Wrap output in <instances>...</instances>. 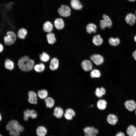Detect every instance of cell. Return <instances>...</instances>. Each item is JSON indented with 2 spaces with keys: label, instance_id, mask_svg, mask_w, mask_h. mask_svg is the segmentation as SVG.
Wrapping results in <instances>:
<instances>
[{
  "label": "cell",
  "instance_id": "cell-4",
  "mask_svg": "<svg viewBox=\"0 0 136 136\" xmlns=\"http://www.w3.org/2000/svg\"><path fill=\"white\" fill-rule=\"evenodd\" d=\"M58 12L60 17H67L71 15V10L67 5H62L58 8Z\"/></svg>",
  "mask_w": 136,
  "mask_h": 136
},
{
  "label": "cell",
  "instance_id": "cell-13",
  "mask_svg": "<svg viewBox=\"0 0 136 136\" xmlns=\"http://www.w3.org/2000/svg\"><path fill=\"white\" fill-rule=\"evenodd\" d=\"M81 66L83 69L87 72L91 71L92 68V64L91 62L88 60L83 61L81 63Z\"/></svg>",
  "mask_w": 136,
  "mask_h": 136
},
{
  "label": "cell",
  "instance_id": "cell-32",
  "mask_svg": "<svg viewBox=\"0 0 136 136\" xmlns=\"http://www.w3.org/2000/svg\"><path fill=\"white\" fill-rule=\"evenodd\" d=\"M40 59L41 61L46 62L48 61L50 59L49 55L45 52H43L40 55Z\"/></svg>",
  "mask_w": 136,
  "mask_h": 136
},
{
  "label": "cell",
  "instance_id": "cell-39",
  "mask_svg": "<svg viewBox=\"0 0 136 136\" xmlns=\"http://www.w3.org/2000/svg\"><path fill=\"white\" fill-rule=\"evenodd\" d=\"M132 56L134 59L136 61V50L132 53Z\"/></svg>",
  "mask_w": 136,
  "mask_h": 136
},
{
  "label": "cell",
  "instance_id": "cell-28",
  "mask_svg": "<svg viewBox=\"0 0 136 136\" xmlns=\"http://www.w3.org/2000/svg\"><path fill=\"white\" fill-rule=\"evenodd\" d=\"M109 42L110 44L112 46H116L120 44V40L118 38L111 37L109 40Z\"/></svg>",
  "mask_w": 136,
  "mask_h": 136
},
{
  "label": "cell",
  "instance_id": "cell-34",
  "mask_svg": "<svg viewBox=\"0 0 136 136\" xmlns=\"http://www.w3.org/2000/svg\"><path fill=\"white\" fill-rule=\"evenodd\" d=\"M65 112L72 116L73 117L76 115L75 112L71 108H68L65 111Z\"/></svg>",
  "mask_w": 136,
  "mask_h": 136
},
{
  "label": "cell",
  "instance_id": "cell-43",
  "mask_svg": "<svg viewBox=\"0 0 136 136\" xmlns=\"http://www.w3.org/2000/svg\"><path fill=\"white\" fill-rule=\"evenodd\" d=\"M130 1L131 2H134V1L135 0H128Z\"/></svg>",
  "mask_w": 136,
  "mask_h": 136
},
{
  "label": "cell",
  "instance_id": "cell-36",
  "mask_svg": "<svg viewBox=\"0 0 136 136\" xmlns=\"http://www.w3.org/2000/svg\"><path fill=\"white\" fill-rule=\"evenodd\" d=\"M64 116L65 118L68 120H71L72 119L73 117L71 115L65 112L64 114Z\"/></svg>",
  "mask_w": 136,
  "mask_h": 136
},
{
  "label": "cell",
  "instance_id": "cell-46",
  "mask_svg": "<svg viewBox=\"0 0 136 136\" xmlns=\"http://www.w3.org/2000/svg\"><path fill=\"white\" fill-rule=\"evenodd\" d=\"M135 14H136V11H135Z\"/></svg>",
  "mask_w": 136,
  "mask_h": 136
},
{
  "label": "cell",
  "instance_id": "cell-23",
  "mask_svg": "<svg viewBox=\"0 0 136 136\" xmlns=\"http://www.w3.org/2000/svg\"><path fill=\"white\" fill-rule=\"evenodd\" d=\"M46 38L48 43L50 44H53L56 41L55 35L53 33H48L46 35Z\"/></svg>",
  "mask_w": 136,
  "mask_h": 136
},
{
  "label": "cell",
  "instance_id": "cell-5",
  "mask_svg": "<svg viewBox=\"0 0 136 136\" xmlns=\"http://www.w3.org/2000/svg\"><path fill=\"white\" fill-rule=\"evenodd\" d=\"M103 19L101 20L99 22L100 28L104 29L106 27L110 28L112 26V22L110 18L106 14L103 16Z\"/></svg>",
  "mask_w": 136,
  "mask_h": 136
},
{
  "label": "cell",
  "instance_id": "cell-19",
  "mask_svg": "<svg viewBox=\"0 0 136 136\" xmlns=\"http://www.w3.org/2000/svg\"><path fill=\"white\" fill-rule=\"evenodd\" d=\"M53 115L56 118H61L64 114L63 109L61 108L57 107H55L54 110Z\"/></svg>",
  "mask_w": 136,
  "mask_h": 136
},
{
  "label": "cell",
  "instance_id": "cell-2",
  "mask_svg": "<svg viewBox=\"0 0 136 136\" xmlns=\"http://www.w3.org/2000/svg\"><path fill=\"white\" fill-rule=\"evenodd\" d=\"M6 129L9 131L12 130L23 132L24 129V127L20 124L18 122L14 119L11 120L8 122L6 126Z\"/></svg>",
  "mask_w": 136,
  "mask_h": 136
},
{
  "label": "cell",
  "instance_id": "cell-12",
  "mask_svg": "<svg viewBox=\"0 0 136 136\" xmlns=\"http://www.w3.org/2000/svg\"><path fill=\"white\" fill-rule=\"evenodd\" d=\"M28 101L32 104H36L37 103V95L34 92L31 91L28 93Z\"/></svg>",
  "mask_w": 136,
  "mask_h": 136
},
{
  "label": "cell",
  "instance_id": "cell-20",
  "mask_svg": "<svg viewBox=\"0 0 136 136\" xmlns=\"http://www.w3.org/2000/svg\"><path fill=\"white\" fill-rule=\"evenodd\" d=\"M92 42L96 46H99L101 45L103 42V40L99 35L94 36L92 39Z\"/></svg>",
  "mask_w": 136,
  "mask_h": 136
},
{
  "label": "cell",
  "instance_id": "cell-27",
  "mask_svg": "<svg viewBox=\"0 0 136 136\" xmlns=\"http://www.w3.org/2000/svg\"><path fill=\"white\" fill-rule=\"evenodd\" d=\"M45 101L46 107L48 108H51L54 106L55 101L54 99L50 97H47L45 99Z\"/></svg>",
  "mask_w": 136,
  "mask_h": 136
},
{
  "label": "cell",
  "instance_id": "cell-15",
  "mask_svg": "<svg viewBox=\"0 0 136 136\" xmlns=\"http://www.w3.org/2000/svg\"><path fill=\"white\" fill-rule=\"evenodd\" d=\"M43 30L45 32L49 33L53 30V25L51 22L48 21H45L43 23Z\"/></svg>",
  "mask_w": 136,
  "mask_h": 136
},
{
  "label": "cell",
  "instance_id": "cell-25",
  "mask_svg": "<svg viewBox=\"0 0 136 136\" xmlns=\"http://www.w3.org/2000/svg\"><path fill=\"white\" fill-rule=\"evenodd\" d=\"M27 33V31L26 29L21 28L18 30L17 33V36L19 38L24 39L26 36Z\"/></svg>",
  "mask_w": 136,
  "mask_h": 136
},
{
  "label": "cell",
  "instance_id": "cell-14",
  "mask_svg": "<svg viewBox=\"0 0 136 136\" xmlns=\"http://www.w3.org/2000/svg\"><path fill=\"white\" fill-rule=\"evenodd\" d=\"M36 132L37 136H46L47 134L48 131L45 126L40 125L36 128Z\"/></svg>",
  "mask_w": 136,
  "mask_h": 136
},
{
  "label": "cell",
  "instance_id": "cell-3",
  "mask_svg": "<svg viewBox=\"0 0 136 136\" xmlns=\"http://www.w3.org/2000/svg\"><path fill=\"white\" fill-rule=\"evenodd\" d=\"M17 39L16 34L13 31H10L7 33V35L4 38L5 44L7 45H10L13 44Z\"/></svg>",
  "mask_w": 136,
  "mask_h": 136
},
{
  "label": "cell",
  "instance_id": "cell-38",
  "mask_svg": "<svg viewBox=\"0 0 136 136\" xmlns=\"http://www.w3.org/2000/svg\"><path fill=\"white\" fill-rule=\"evenodd\" d=\"M116 136H125V135L123 132H119L116 134Z\"/></svg>",
  "mask_w": 136,
  "mask_h": 136
},
{
  "label": "cell",
  "instance_id": "cell-42",
  "mask_svg": "<svg viewBox=\"0 0 136 136\" xmlns=\"http://www.w3.org/2000/svg\"><path fill=\"white\" fill-rule=\"evenodd\" d=\"M2 119V117L1 114L0 113V122L1 121Z\"/></svg>",
  "mask_w": 136,
  "mask_h": 136
},
{
  "label": "cell",
  "instance_id": "cell-9",
  "mask_svg": "<svg viewBox=\"0 0 136 136\" xmlns=\"http://www.w3.org/2000/svg\"><path fill=\"white\" fill-rule=\"evenodd\" d=\"M124 105L126 109L130 111H132L136 109V103L133 100L126 101Z\"/></svg>",
  "mask_w": 136,
  "mask_h": 136
},
{
  "label": "cell",
  "instance_id": "cell-24",
  "mask_svg": "<svg viewBox=\"0 0 136 136\" xmlns=\"http://www.w3.org/2000/svg\"><path fill=\"white\" fill-rule=\"evenodd\" d=\"M107 103L106 101L104 99L99 100L97 103V105L98 108L101 110H104L107 107Z\"/></svg>",
  "mask_w": 136,
  "mask_h": 136
},
{
  "label": "cell",
  "instance_id": "cell-40",
  "mask_svg": "<svg viewBox=\"0 0 136 136\" xmlns=\"http://www.w3.org/2000/svg\"><path fill=\"white\" fill-rule=\"evenodd\" d=\"M3 46L2 44L0 43V53L2 52L3 51Z\"/></svg>",
  "mask_w": 136,
  "mask_h": 136
},
{
  "label": "cell",
  "instance_id": "cell-16",
  "mask_svg": "<svg viewBox=\"0 0 136 136\" xmlns=\"http://www.w3.org/2000/svg\"><path fill=\"white\" fill-rule=\"evenodd\" d=\"M107 119L108 122L109 124L113 125H115L118 120L117 116L113 114L109 115L107 117Z\"/></svg>",
  "mask_w": 136,
  "mask_h": 136
},
{
  "label": "cell",
  "instance_id": "cell-22",
  "mask_svg": "<svg viewBox=\"0 0 136 136\" xmlns=\"http://www.w3.org/2000/svg\"><path fill=\"white\" fill-rule=\"evenodd\" d=\"M126 132L128 136H136V127L133 125H130L127 127Z\"/></svg>",
  "mask_w": 136,
  "mask_h": 136
},
{
  "label": "cell",
  "instance_id": "cell-31",
  "mask_svg": "<svg viewBox=\"0 0 136 136\" xmlns=\"http://www.w3.org/2000/svg\"><path fill=\"white\" fill-rule=\"evenodd\" d=\"M101 75L100 71L96 69L92 70L90 73V76L92 78H99Z\"/></svg>",
  "mask_w": 136,
  "mask_h": 136
},
{
  "label": "cell",
  "instance_id": "cell-18",
  "mask_svg": "<svg viewBox=\"0 0 136 136\" xmlns=\"http://www.w3.org/2000/svg\"><path fill=\"white\" fill-rule=\"evenodd\" d=\"M59 65V61L58 59L56 58H53L50 62V69L53 71L55 70L58 68Z\"/></svg>",
  "mask_w": 136,
  "mask_h": 136
},
{
  "label": "cell",
  "instance_id": "cell-21",
  "mask_svg": "<svg viewBox=\"0 0 136 136\" xmlns=\"http://www.w3.org/2000/svg\"><path fill=\"white\" fill-rule=\"evenodd\" d=\"M97 28L96 25L92 23L89 24L86 27V31L89 33H91L92 32L95 33L96 32Z\"/></svg>",
  "mask_w": 136,
  "mask_h": 136
},
{
  "label": "cell",
  "instance_id": "cell-29",
  "mask_svg": "<svg viewBox=\"0 0 136 136\" xmlns=\"http://www.w3.org/2000/svg\"><path fill=\"white\" fill-rule=\"evenodd\" d=\"M48 93L47 91L44 89L39 90L38 92V95L41 99H44L47 97Z\"/></svg>",
  "mask_w": 136,
  "mask_h": 136
},
{
  "label": "cell",
  "instance_id": "cell-17",
  "mask_svg": "<svg viewBox=\"0 0 136 136\" xmlns=\"http://www.w3.org/2000/svg\"><path fill=\"white\" fill-rule=\"evenodd\" d=\"M70 5L72 8L76 10H81L83 7L82 5L79 0H71Z\"/></svg>",
  "mask_w": 136,
  "mask_h": 136
},
{
  "label": "cell",
  "instance_id": "cell-44",
  "mask_svg": "<svg viewBox=\"0 0 136 136\" xmlns=\"http://www.w3.org/2000/svg\"><path fill=\"white\" fill-rule=\"evenodd\" d=\"M0 136H3L2 134L0 133Z\"/></svg>",
  "mask_w": 136,
  "mask_h": 136
},
{
  "label": "cell",
  "instance_id": "cell-6",
  "mask_svg": "<svg viewBox=\"0 0 136 136\" xmlns=\"http://www.w3.org/2000/svg\"><path fill=\"white\" fill-rule=\"evenodd\" d=\"M23 119L25 121H27L30 118L33 119L36 118L37 116L36 111L34 110H29L27 109L24 112Z\"/></svg>",
  "mask_w": 136,
  "mask_h": 136
},
{
  "label": "cell",
  "instance_id": "cell-41",
  "mask_svg": "<svg viewBox=\"0 0 136 136\" xmlns=\"http://www.w3.org/2000/svg\"><path fill=\"white\" fill-rule=\"evenodd\" d=\"M134 40L135 42L136 43V35L134 37Z\"/></svg>",
  "mask_w": 136,
  "mask_h": 136
},
{
  "label": "cell",
  "instance_id": "cell-1",
  "mask_svg": "<svg viewBox=\"0 0 136 136\" xmlns=\"http://www.w3.org/2000/svg\"><path fill=\"white\" fill-rule=\"evenodd\" d=\"M34 61L30 59L27 56H24L20 58L18 61V65L19 69L24 72H28L34 68Z\"/></svg>",
  "mask_w": 136,
  "mask_h": 136
},
{
  "label": "cell",
  "instance_id": "cell-30",
  "mask_svg": "<svg viewBox=\"0 0 136 136\" xmlns=\"http://www.w3.org/2000/svg\"><path fill=\"white\" fill-rule=\"evenodd\" d=\"M34 69L36 72H41L44 70L45 66L44 64L41 63L34 65Z\"/></svg>",
  "mask_w": 136,
  "mask_h": 136
},
{
  "label": "cell",
  "instance_id": "cell-11",
  "mask_svg": "<svg viewBox=\"0 0 136 136\" xmlns=\"http://www.w3.org/2000/svg\"><path fill=\"white\" fill-rule=\"evenodd\" d=\"M125 20L127 24L132 26L135 23L136 17L133 14L130 13L127 15L125 17Z\"/></svg>",
  "mask_w": 136,
  "mask_h": 136
},
{
  "label": "cell",
  "instance_id": "cell-45",
  "mask_svg": "<svg viewBox=\"0 0 136 136\" xmlns=\"http://www.w3.org/2000/svg\"><path fill=\"white\" fill-rule=\"evenodd\" d=\"M135 114L136 115V109H135Z\"/></svg>",
  "mask_w": 136,
  "mask_h": 136
},
{
  "label": "cell",
  "instance_id": "cell-37",
  "mask_svg": "<svg viewBox=\"0 0 136 136\" xmlns=\"http://www.w3.org/2000/svg\"><path fill=\"white\" fill-rule=\"evenodd\" d=\"M100 91L103 95H104L106 93V90L105 88L103 87L100 88Z\"/></svg>",
  "mask_w": 136,
  "mask_h": 136
},
{
  "label": "cell",
  "instance_id": "cell-35",
  "mask_svg": "<svg viewBox=\"0 0 136 136\" xmlns=\"http://www.w3.org/2000/svg\"><path fill=\"white\" fill-rule=\"evenodd\" d=\"M95 93V95L99 98L103 96L100 92V88H97L96 89Z\"/></svg>",
  "mask_w": 136,
  "mask_h": 136
},
{
  "label": "cell",
  "instance_id": "cell-33",
  "mask_svg": "<svg viewBox=\"0 0 136 136\" xmlns=\"http://www.w3.org/2000/svg\"><path fill=\"white\" fill-rule=\"evenodd\" d=\"M21 132L14 130H12L9 131V133L11 136H20Z\"/></svg>",
  "mask_w": 136,
  "mask_h": 136
},
{
  "label": "cell",
  "instance_id": "cell-26",
  "mask_svg": "<svg viewBox=\"0 0 136 136\" xmlns=\"http://www.w3.org/2000/svg\"><path fill=\"white\" fill-rule=\"evenodd\" d=\"M4 65L5 68L9 70H13L14 67L13 62L9 59H7L6 60Z\"/></svg>",
  "mask_w": 136,
  "mask_h": 136
},
{
  "label": "cell",
  "instance_id": "cell-7",
  "mask_svg": "<svg viewBox=\"0 0 136 136\" xmlns=\"http://www.w3.org/2000/svg\"><path fill=\"white\" fill-rule=\"evenodd\" d=\"M85 136H96L98 132V130L92 127H87L83 129Z\"/></svg>",
  "mask_w": 136,
  "mask_h": 136
},
{
  "label": "cell",
  "instance_id": "cell-10",
  "mask_svg": "<svg viewBox=\"0 0 136 136\" xmlns=\"http://www.w3.org/2000/svg\"><path fill=\"white\" fill-rule=\"evenodd\" d=\"M53 24L55 27L58 30L63 29L64 26L63 20L60 17L57 18L53 22Z\"/></svg>",
  "mask_w": 136,
  "mask_h": 136
},
{
  "label": "cell",
  "instance_id": "cell-8",
  "mask_svg": "<svg viewBox=\"0 0 136 136\" xmlns=\"http://www.w3.org/2000/svg\"><path fill=\"white\" fill-rule=\"evenodd\" d=\"M90 59L96 65H98L102 64L104 61L103 57L98 54H94L91 55Z\"/></svg>",
  "mask_w": 136,
  "mask_h": 136
}]
</instances>
